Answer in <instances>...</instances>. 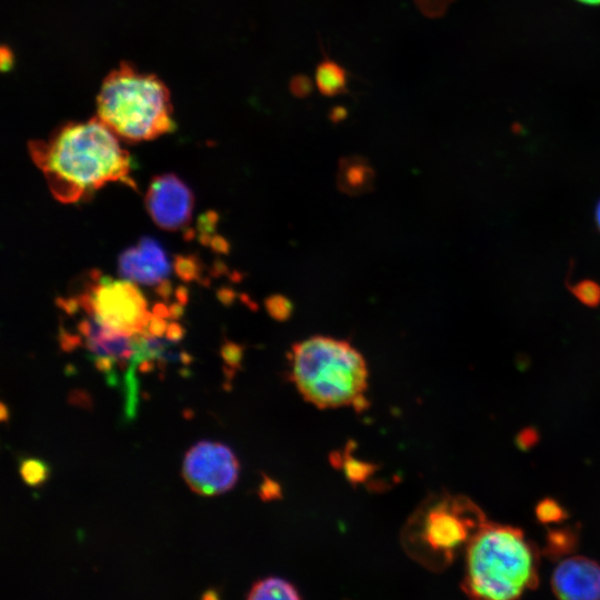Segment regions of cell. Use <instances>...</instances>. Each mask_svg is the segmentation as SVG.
I'll return each instance as SVG.
<instances>
[{"mask_svg": "<svg viewBox=\"0 0 600 600\" xmlns=\"http://www.w3.org/2000/svg\"><path fill=\"white\" fill-rule=\"evenodd\" d=\"M29 152L53 197L74 203L108 182H128L132 159L119 138L99 119L67 122L44 140L29 142Z\"/></svg>", "mask_w": 600, "mask_h": 600, "instance_id": "cell-1", "label": "cell"}, {"mask_svg": "<svg viewBox=\"0 0 600 600\" xmlns=\"http://www.w3.org/2000/svg\"><path fill=\"white\" fill-rule=\"evenodd\" d=\"M464 553L461 588L470 598L517 599L538 584V551L519 528L487 521Z\"/></svg>", "mask_w": 600, "mask_h": 600, "instance_id": "cell-2", "label": "cell"}, {"mask_svg": "<svg viewBox=\"0 0 600 600\" xmlns=\"http://www.w3.org/2000/svg\"><path fill=\"white\" fill-rule=\"evenodd\" d=\"M291 379L308 402L320 409L367 404L368 368L348 341L313 336L290 351Z\"/></svg>", "mask_w": 600, "mask_h": 600, "instance_id": "cell-3", "label": "cell"}, {"mask_svg": "<svg viewBox=\"0 0 600 600\" xmlns=\"http://www.w3.org/2000/svg\"><path fill=\"white\" fill-rule=\"evenodd\" d=\"M97 118L129 142L152 140L174 129L167 86L127 62L104 78L97 97Z\"/></svg>", "mask_w": 600, "mask_h": 600, "instance_id": "cell-4", "label": "cell"}, {"mask_svg": "<svg viewBox=\"0 0 600 600\" xmlns=\"http://www.w3.org/2000/svg\"><path fill=\"white\" fill-rule=\"evenodd\" d=\"M487 521L483 511L466 496L431 494L402 528L401 544L414 561L439 572L466 552Z\"/></svg>", "mask_w": 600, "mask_h": 600, "instance_id": "cell-5", "label": "cell"}, {"mask_svg": "<svg viewBox=\"0 0 600 600\" xmlns=\"http://www.w3.org/2000/svg\"><path fill=\"white\" fill-rule=\"evenodd\" d=\"M66 306L81 310L101 326L126 336L148 334L157 314L156 310H149L137 283L98 276Z\"/></svg>", "mask_w": 600, "mask_h": 600, "instance_id": "cell-6", "label": "cell"}, {"mask_svg": "<svg viewBox=\"0 0 600 600\" xmlns=\"http://www.w3.org/2000/svg\"><path fill=\"white\" fill-rule=\"evenodd\" d=\"M182 476L196 493L216 496L236 484L239 462L228 446L203 440L186 453Z\"/></svg>", "mask_w": 600, "mask_h": 600, "instance_id": "cell-7", "label": "cell"}, {"mask_svg": "<svg viewBox=\"0 0 600 600\" xmlns=\"http://www.w3.org/2000/svg\"><path fill=\"white\" fill-rule=\"evenodd\" d=\"M144 203L150 217L160 228L174 231L183 229L190 222L194 199L180 178L166 173L153 178Z\"/></svg>", "mask_w": 600, "mask_h": 600, "instance_id": "cell-8", "label": "cell"}, {"mask_svg": "<svg viewBox=\"0 0 600 600\" xmlns=\"http://www.w3.org/2000/svg\"><path fill=\"white\" fill-rule=\"evenodd\" d=\"M118 270L123 279L137 284L163 287L171 268L159 242L144 237L120 254Z\"/></svg>", "mask_w": 600, "mask_h": 600, "instance_id": "cell-9", "label": "cell"}, {"mask_svg": "<svg viewBox=\"0 0 600 600\" xmlns=\"http://www.w3.org/2000/svg\"><path fill=\"white\" fill-rule=\"evenodd\" d=\"M551 588L560 599H600V564L582 556L566 558L553 570Z\"/></svg>", "mask_w": 600, "mask_h": 600, "instance_id": "cell-10", "label": "cell"}, {"mask_svg": "<svg viewBox=\"0 0 600 600\" xmlns=\"http://www.w3.org/2000/svg\"><path fill=\"white\" fill-rule=\"evenodd\" d=\"M323 58L314 70V84L318 91L327 98L349 94V71L328 56L322 48Z\"/></svg>", "mask_w": 600, "mask_h": 600, "instance_id": "cell-11", "label": "cell"}, {"mask_svg": "<svg viewBox=\"0 0 600 600\" xmlns=\"http://www.w3.org/2000/svg\"><path fill=\"white\" fill-rule=\"evenodd\" d=\"M373 171L364 158L353 156L343 158L339 166V182L347 192L363 191L372 181Z\"/></svg>", "mask_w": 600, "mask_h": 600, "instance_id": "cell-12", "label": "cell"}, {"mask_svg": "<svg viewBox=\"0 0 600 600\" xmlns=\"http://www.w3.org/2000/svg\"><path fill=\"white\" fill-rule=\"evenodd\" d=\"M301 596L297 588L289 581L278 578L269 577L263 580L257 581L249 593L247 599L261 600V599H289L298 600Z\"/></svg>", "mask_w": 600, "mask_h": 600, "instance_id": "cell-13", "label": "cell"}, {"mask_svg": "<svg viewBox=\"0 0 600 600\" xmlns=\"http://www.w3.org/2000/svg\"><path fill=\"white\" fill-rule=\"evenodd\" d=\"M577 544V536L566 529H553L548 532L546 553L550 558H558L570 553Z\"/></svg>", "mask_w": 600, "mask_h": 600, "instance_id": "cell-14", "label": "cell"}, {"mask_svg": "<svg viewBox=\"0 0 600 600\" xmlns=\"http://www.w3.org/2000/svg\"><path fill=\"white\" fill-rule=\"evenodd\" d=\"M19 472L30 487H37L47 481L50 469L47 462L38 458H24L20 461Z\"/></svg>", "mask_w": 600, "mask_h": 600, "instance_id": "cell-15", "label": "cell"}, {"mask_svg": "<svg viewBox=\"0 0 600 600\" xmlns=\"http://www.w3.org/2000/svg\"><path fill=\"white\" fill-rule=\"evenodd\" d=\"M570 292L584 306L596 308L600 304V284L591 279L569 283Z\"/></svg>", "mask_w": 600, "mask_h": 600, "instance_id": "cell-16", "label": "cell"}, {"mask_svg": "<svg viewBox=\"0 0 600 600\" xmlns=\"http://www.w3.org/2000/svg\"><path fill=\"white\" fill-rule=\"evenodd\" d=\"M536 516L541 523H558L567 513L559 502L553 499H543L536 507Z\"/></svg>", "mask_w": 600, "mask_h": 600, "instance_id": "cell-17", "label": "cell"}, {"mask_svg": "<svg viewBox=\"0 0 600 600\" xmlns=\"http://www.w3.org/2000/svg\"><path fill=\"white\" fill-rule=\"evenodd\" d=\"M266 309L273 319L284 321L292 314L293 306L288 298L274 294L267 298Z\"/></svg>", "mask_w": 600, "mask_h": 600, "instance_id": "cell-18", "label": "cell"}, {"mask_svg": "<svg viewBox=\"0 0 600 600\" xmlns=\"http://www.w3.org/2000/svg\"><path fill=\"white\" fill-rule=\"evenodd\" d=\"M288 88L293 97L306 99L312 94L313 81L308 74L297 73L290 78Z\"/></svg>", "mask_w": 600, "mask_h": 600, "instance_id": "cell-19", "label": "cell"}, {"mask_svg": "<svg viewBox=\"0 0 600 600\" xmlns=\"http://www.w3.org/2000/svg\"><path fill=\"white\" fill-rule=\"evenodd\" d=\"M420 12L428 18L441 17L451 0H412Z\"/></svg>", "mask_w": 600, "mask_h": 600, "instance_id": "cell-20", "label": "cell"}, {"mask_svg": "<svg viewBox=\"0 0 600 600\" xmlns=\"http://www.w3.org/2000/svg\"><path fill=\"white\" fill-rule=\"evenodd\" d=\"M222 357L232 368H238L241 360V349L234 343H228L222 348Z\"/></svg>", "mask_w": 600, "mask_h": 600, "instance_id": "cell-21", "label": "cell"}, {"mask_svg": "<svg viewBox=\"0 0 600 600\" xmlns=\"http://www.w3.org/2000/svg\"><path fill=\"white\" fill-rule=\"evenodd\" d=\"M276 489H278V486L269 478H264V482L260 488V497L263 500L276 498V494L280 493V491H277Z\"/></svg>", "mask_w": 600, "mask_h": 600, "instance_id": "cell-22", "label": "cell"}, {"mask_svg": "<svg viewBox=\"0 0 600 600\" xmlns=\"http://www.w3.org/2000/svg\"><path fill=\"white\" fill-rule=\"evenodd\" d=\"M328 118L332 123L338 124L348 118V109L340 104L333 106L329 110Z\"/></svg>", "mask_w": 600, "mask_h": 600, "instance_id": "cell-23", "label": "cell"}, {"mask_svg": "<svg viewBox=\"0 0 600 600\" xmlns=\"http://www.w3.org/2000/svg\"><path fill=\"white\" fill-rule=\"evenodd\" d=\"M79 401H80V404H89V397L87 394L81 396V392L78 391V394L71 396V402L79 403Z\"/></svg>", "mask_w": 600, "mask_h": 600, "instance_id": "cell-24", "label": "cell"}, {"mask_svg": "<svg viewBox=\"0 0 600 600\" xmlns=\"http://www.w3.org/2000/svg\"><path fill=\"white\" fill-rule=\"evenodd\" d=\"M202 599L210 600V599H218L219 596L217 594V591L214 590H207L202 596Z\"/></svg>", "mask_w": 600, "mask_h": 600, "instance_id": "cell-25", "label": "cell"}, {"mask_svg": "<svg viewBox=\"0 0 600 600\" xmlns=\"http://www.w3.org/2000/svg\"><path fill=\"white\" fill-rule=\"evenodd\" d=\"M594 220H596L597 228L600 231V200L598 201L596 206Z\"/></svg>", "mask_w": 600, "mask_h": 600, "instance_id": "cell-26", "label": "cell"}, {"mask_svg": "<svg viewBox=\"0 0 600 600\" xmlns=\"http://www.w3.org/2000/svg\"><path fill=\"white\" fill-rule=\"evenodd\" d=\"M8 411L3 402L0 403V419L4 422L8 419Z\"/></svg>", "mask_w": 600, "mask_h": 600, "instance_id": "cell-27", "label": "cell"}, {"mask_svg": "<svg viewBox=\"0 0 600 600\" xmlns=\"http://www.w3.org/2000/svg\"><path fill=\"white\" fill-rule=\"evenodd\" d=\"M580 3L588 4V6H600V0H577Z\"/></svg>", "mask_w": 600, "mask_h": 600, "instance_id": "cell-28", "label": "cell"}]
</instances>
